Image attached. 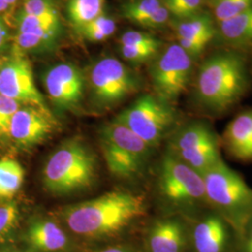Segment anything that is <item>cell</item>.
I'll return each instance as SVG.
<instances>
[{
    "mask_svg": "<svg viewBox=\"0 0 252 252\" xmlns=\"http://www.w3.org/2000/svg\"><path fill=\"white\" fill-rule=\"evenodd\" d=\"M144 198L128 191H111L65 207L63 218L73 233L84 237L116 234L145 213Z\"/></svg>",
    "mask_w": 252,
    "mask_h": 252,
    "instance_id": "1",
    "label": "cell"
},
{
    "mask_svg": "<svg viewBox=\"0 0 252 252\" xmlns=\"http://www.w3.org/2000/svg\"><path fill=\"white\" fill-rule=\"evenodd\" d=\"M247 85L242 58L230 53L219 54L201 64L196 78V94L205 108L223 112L241 99Z\"/></svg>",
    "mask_w": 252,
    "mask_h": 252,
    "instance_id": "2",
    "label": "cell"
},
{
    "mask_svg": "<svg viewBox=\"0 0 252 252\" xmlns=\"http://www.w3.org/2000/svg\"><path fill=\"white\" fill-rule=\"evenodd\" d=\"M94 154L80 139H70L55 150L43 169L46 189L66 194L88 189L96 180Z\"/></svg>",
    "mask_w": 252,
    "mask_h": 252,
    "instance_id": "3",
    "label": "cell"
},
{
    "mask_svg": "<svg viewBox=\"0 0 252 252\" xmlns=\"http://www.w3.org/2000/svg\"><path fill=\"white\" fill-rule=\"evenodd\" d=\"M207 202L225 216L242 222L252 218V189L220 161L202 174Z\"/></svg>",
    "mask_w": 252,
    "mask_h": 252,
    "instance_id": "4",
    "label": "cell"
},
{
    "mask_svg": "<svg viewBox=\"0 0 252 252\" xmlns=\"http://www.w3.org/2000/svg\"><path fill=\"white\" fill-rule=\"evenodd\" d=\"M100 146L108 170L122 179L133 178L141 172L151 149L116 120L103 127Z\"/></svg>",
    "mask_w": 252,
    "mask_h": 252,
    "instance_id": "5",
    "label": "cell"
},
{
    "mask_svg": "<svg viewBox=\"0 0 252 252\" xmlns=\"http://www.w3.org/2000/svg\"><path fill=\"white\" fill-rule=\"evenodd\" d=\"M116 121L152 148L162 140L173 125L175 116L166 102L151 94H144L126 108Z\"/></svg>",
    "mask_w": 252,
    "mask_h": 252,
    "instance_id": "6",
    "label": "cell"
},
{
    "mask_svg": "<svg viewBox=\"0 0 252 252\" xmlns=\"http://www.w3.org/2000/svg\"><path fill=\"white\" fill-rule=\"evenodd\" d=\"M172 155L201 175L222 161L216 135L201 123L179 132L172 141Z\"/></svg>",
    "mask_w": 252,
    "mask_h": 252,
    "instance_id": "7",
    "label": "cell"
},
{
    "mask_svg": "<svg viewBox=\"0 0 252 252\" xmlns=\"http://www.w3.org/2000/svg\"><path fill=\"white\" fill-rule=\"evenodd\" d=\"M192 71V57L178 43L168 46L152 68L153 86L158 98L168 103L186 91Z\"/></svg>",
    "mask_w": 252,
    "mask_h": 252,
    "instance_id": "8",
    "label": "cell"
},
{
    "mask_svg": "<svg viewBox=\"0 0 252 252\" xmlns=\"http://www.w3.org/2000/svg\"><path fill=\"white\" fill-rule=\"evenodd\" d=\"M0 94L23 106L50 111L36 88L32 65L26 54L12 52L0 58Z\"/></svg>",
    "mask_w": 252,
    "mask_h": 252,
    "instance_id": "9",
    "label": "cell"
},
{
    "mask_svg": "<svg viewBox=\"0 0 252 252\" xmlns=\"http://www.w3.org/2000/svg\"><path fill=\"white\" fill-rule=\"evenodd\" d=\"M159 180L162 195L172 203L193 204L207 200L202 175L172 154L162 160Z\"/></svg>",
    "mask_w": 252,
    "mask_h": 252,
    "instance_id": "10",
    "label": "cell"
},
{
    "mask_svg": "<svg viewBox=\"0 0 252 252\" xmlns=\"http://www.w3.org/2000/svg\"><path fill=\"white\" fill-rule=\"evenodd\" d=\"M90 86L98 102L111 105L135 92L136 81L121 61L113 57H106L92 67Z\"/></svg>",
    "mask_w": 252,
    "mask_h": 252,
    "instance_id": "11",
    "label": "cell"
},
{
    "mask_svg": "<svg viewBox=\"0 0 252 252\" xmlns=\"http://www.w3.org/2000/svg\"><path fill=\"white\" fill-rule=\"evenodd\" d=\"M43 83L50 99L57 107L73 108L83 96L84 78L73 63L55 64L44 74Z\"/></svg>",
    "mask_w": 252,
    "mask_h": 252,
    "instance_id": "12",
    "label": "cell"
},
{
    "mask_svg": "<svg viewBox=\"0 0 252 252\" xmlns=\"http://www.w3.org/2000/svg\"><path fill=\"white\" fill-rule=\"evenodd\" d=\"M55 122L50 111L22 106L10 121L9 136L19 146L39 144L54 132Z\"/></svg>",
    "mask_w": 252,
    "mask_h": 252,
    "instance_id": "13",
    "label": "cell"
},
{
    "mask_svg": "<svg viewBox=\"0 0 252 252\" xmlns=\"http://www.w3.org/2000/svg\"><path fill=\"white\" fill-rule=\"evenodd\" d=\"M223 138L228 152L235 159L252 161V110L234 118L226 127Z\"/></svg>",
    "mask_w": 252,
    "mask_h": 252,
    "instance_id": "14",
    "label": "cell"
},
{
    "mask_svg": "<svg viewBox=\"0 0 252 252\" xmlns=\"http://www.w3.org/2000/svg\"><path fill=\"white\" fill-rule=\"evenodd\" d=\"M227 237L225 222L216 215L202 220L193 231V243L197 252H223Z\"/></svg>",
    "mask_w": 252,
    "mask_h": 252,
    "instance_id": "15",
    "label": "cell"
},
{
    "mask_svg": "<svg viewBox=\"0 0 252 252\" xmlns=\"http://www.w3.org/2000/svg\"><path fill=\"white\" fill-rule=\"evenodd\" d=\"M27 241L34 251L54 252L63 250L68 239L63 230L56 223L51 220H39L29 226Z\"/></svg>",
    "mask_w": 252,
    "mask_h": 252,
    "instance_id": "16",
    "label": "cell"
},
{
    "mask_svg": "<svg viewBox=\"0 0 252 252\" xmlns=\"http://www.w3.org/2000/svg\"><path fill=\"white\" fill-rule=\"evenodd\" d=\"M184 242L182 225L174 220L157 221L149 234L151 252H181Z\"/></svg>",
    "mask_w": 252,
    "mask_h": 252,
    "instance_id": "17",
    "label": "cell"
},
{
    "mask_svg": "<svg viewBox=\"0 0 252 252\" xmlns=\"http://www.w3.org/2000/svg\"><path fill=\"white\" fill-rule=\"evenodd\" d=\"M217 25L219 35L228 44L235 47L252 44V6Z\"/></svg>",
    "mask_w": 252,
    "mask_h": 252,
    "instance_id": "18",
    "label": "cell"
},
{
    "mask_svg": "<svg viewBox=\"0 0 252 252\" xmlns=\"http://www.w3.org/2000/svg\"><path fill=\"white\" fill-rule=\"evenodd\" d=\"M214 22L212 15L203 10L193 16L179 20L175 26L177 38L209 43L217 33Z\"/></svg>",
    "mask_w": 252,
    "mask_h": 252,
    "instance_id": "19",
    "label": "cell"
},
{
    "mask_svg": "<svg viewBox=\"0 0 252 252\" xmlns=\"http://www.w3.org/2000/svg\"><path fill=\"white\" fill-rule=\"evenodd\" d=\"M17 32L57 38L61 31L59 16L38 17L20 11L16 18Z\"/></svg>",
    "mask_w": 252,
    "mask_h": 252,
    "instance_id": "20",
    "label": "cell"
},
{
    "mask_svg": "<svg viewBox=\"0 0 252 252\" xmlns=\"http://www.w3.org/2000/svg\"><path fill=\"white\" fill-rule=\"evenodd\" d=\"M25 170L12 159L0 160V198L10 199L22 187Z\"/></svg>",
    "mask_w": 252,
    "mask_h": 252,
    "instance_id": "21",
    "label": "cell"
},
{
    "mask_svg": "<svg viewBox=\"0 0 252 252\" xmlns=\"http://www.w3.org/2000/svg\"><path fill=\"white\" fill-rule=\"evenodd\" d=\"M106 0H69L67 15L77 28L104 14Z\"/></svg>",
    "mask_w": 252,
    "mask_h": 252,
    "instance_id": "22",
    "label": "cell"
},
{
    "mask_svg": "<svg viewBox=\"0 0 252 252\" xmlns=\"http://www.w3.org/2000/svg\"><path fill=\"white\" fill-rule=\"evenodd\" d=\"M78 29L81 35L88 40L99 42L108 39L113 35L116 30V23L113 19L102 14Z\"/></svg>",
    "mask_w": 252,
    "mask_h": 252,
    "instance_id": "23",
    "label": "cell"
},
{
    "mask_svg": "<svg viewBox=\"0 0 252 252\" xmlns=\"http://www.w3.org/2000/svg\"><path fill=\"white\" fill-rule=\"evenodd\" d=\"M162 5V0H130L124 7L123 14L130 22L141 26Z\"/></svg>",
    "mask_w": 252,
    "mask_h": 252,
    "instance_id": "24",
    "label": "cell"
},
{
    "mask_svg": "<svg viewBox=\"0 0 252 252\" xmlns=\"http://www.w3.org/2000/svg\"><path fill=\"white\" fill-rule=\"evenodd\" d=\"M55 41L56 38L53 37L17 32L12 39L13 52L22 54L42 52L51 48Z\"/></svg>",
    "mask_w": 252,
    "mask_h": 252,
    "instance_id": "25",
    "label": "cell"
},
{
    "mask_svg": "<svg viewBox=\"0 0 252 252\" xmlns=\"http://www.w3.org/2000/svg\"><path fill=\"white\" fill-rule=\"evenodd\" d=\"M212 17L217 24L233 18L252 6V0H208Z\"/></svg>",
    "mask_w": 252,
    "mask_h": 252,
    "instance_id": "26",
    "label": "cell"
},
{
    "mask_svg": "<svg viewBox=\"0 0 252 252\" xmlns=\"http://www.w3.org/2000/svg\"><path fill=\"white\" fill-rule=\"evenodd\" d=\"M207 0H162L170 14L178 20L188 18L202 11Z\"/></svg>",
    "mask_w": 252,
    "mask_h": 252,
    "instance_id": "27",
    "label": "cell"
},
{
    "mask_svg": "<svg viewBox=\"0 0 252 252\" xmlns=\"http://www.w3.org/2000/svg\"><path fill=\"white\" fill-rule=\"evenodd\" d=\"M19 208L14 202L0 204V241H4L16 229Z\"/></svg>",
    "mask_w": 252,
    "mask_h": 252,
    "instance_id": "28",
    "label": "cell"
},
{
    "mask_svg": "<svg viewBox=\"0 0 252 252\" xmlns=\"http://www.w3.org/2000/svg\"><path fill=\"white\" fill-rule=\"evenodd\" d=\"M21 12L38 17L59 16L54 0H25Z\"/></svg>",
    "mask_w": 252,
    "mask_h": 252,
    "instance_id": "29",
    "label": "cell"
},
{
    "mask_svg": "<svg viewBox=\"0 0 252 252\" xmlns=\"http://www.w3.org/2000/svg\"><path fill=\"white\" fill-rule=\"evenodd\" d=\"M23 105L0 94V135H9L10 121Z\"/></svg>",
    "mask_w": 252,
    "mask_h": 252,
    "instance_id": "30",
    "label": "cell"
},
{
    "mask_svg": "<svg viewBox=\"0 0 252 252\" xmlns=\"http://www.w3.org/2000/svg\"><path fill=\"white\" fill-rule=\"evenodd\" d=\"M157 47H141V46H121V54L123 57L131 63H144L153 58L159 52Z\"/></svg>",
    "mask_w": 252,
    "mask_h": 252,
    "instance_id": "31",
    "label": "cell"
},
{
    "mask_svg": "<svg viewBox=\"0 0 252 252\" xmlns=\"http://www.w3.org/2000/svg\"><path fill=\"white\" fill-rule=\"evenodd\" d=\"M161 47V41L153 35L141 31H128L120 38V46Z\"/></svg>",
    "mask_w": 252,
    "mask_h": 252,
    "instance_id": "32",
    "label": "cell"
},
{
    "mask_svg": "<svg viewBox=\"0 0 252 252\" xmlns=\"http://www.w3.org/2000/svg\"><path fill=\"white\" fill-rule=\"evenodd\" d=\"M171 14L166 7L162 4V6L157 9L150 18L147 19L141 27H149V28H158L166 25Z\"/></svg>",
    "mask_w": 252,
    "mask_h": 252,
    "instance_id": "33",
    "label": "cell"
},
{
    "mask_svg": "<svg viewBox=\"0 0 252 252\" xmlns=\"http://www.w3.org/2000/svg\"><path fill=\"white\" fill-rule=\"evenodd\" d=\"M10 40L9 27L7 22L0 16V54H2Z\"/></svg>",
    "mask_w": 252,
    "mask_h": 252,
    "instance_id": "34",
    "label": "cell"
},
{
    "mask_svg": "<svg viewBox=\"0 0 252 252\" xmlns=\"http://www.w3.org/2000/svg\"><path fill=\"white\" fill-rule=\"evenodd\" d=\"M248 233L245 243V252H252V219L248 222Z\"/></svg>",
    "mask_w": 252,
    "mask_h": 252,
    "instance_id": "35",
    "label": "cell"
},
{
    "mask_svg": "<svg viewBox=\"0 0 252 252\" xmlns=\"http://www.w3.org/2000/svg\"><path fill=\"white\" fill-rule=\"evenodd\" d=\"M13 9L6 0H0V16L2 18L4 19L3 15H10Z\"/></svg>",
    "mask_w": 252,
    "mask_h": 252,
    "instance_id": "36",
    "label": "cell"
},
{
    "mask_svg": "<svg viewBox=\"0 0 252 252\" xmlns=\"http://www.w3.org/2000/svg\"><path fill=\"white\" fill-rule=\"evenodd\" d=\"M98 252H130L128 249L122 246H114V247H109L103 251H100Z\"/></svg>",
    "mask_w": 252,
    "mask_h": 252,
    "instance_id": "37",
    "label": "cell"
},
{
    "mask_svg": "<svg viewBox=\"0 0 252 252\" xmlns=\"http://www.w3.org/2000/svg\"><path fill=\"white\" fill-rule=\"evenodd\" d=\"M6 1L9 3L11 7L15 8V6H16V4H17V2H18L19 0H6Z\"/></svg>",
    "mask_w": 252,
    "mask_h": 252,
    "instance_id": "38",
    "label": "cell"
}]
</instances>
